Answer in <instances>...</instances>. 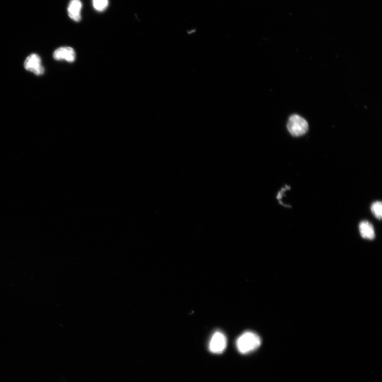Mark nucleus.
Instances as JSON below:
<instances>
[{"mask_svg":"<svg viewBox=\"0 0 382 382\" xmlns=\"http://www.w3.org/2000/svg\"><path fill=\"white\" fill-rule=\"evenodd\" d=\"M261 344L260 337L253 332H244L238 338L236 345L237 350L242 354H247L257 349Z\"/></svg>","mask_w":382,"mask_h":382,"instance_id":"f257e3e1","label":"nucleus"},{"mask_svg":"<svg viewBox=\"0 0 382 382\" xmlns=\"http://www.w3.org/2000/svg\"><path fill=\"white\" fill-rule=\"evenodd\" d=\"M287 128L292 135L299 136L305 134L307 132L308 125L304 118L300 115H293L289 119Z\"/></svg>","mask_w":382,"mask_h":382,"instance_id":"f03ea898","label":"nucleus"},{"mask_svg":"<svg viewBox=\"0 0 382 382\" xmlns=\"http://www.w3.org/2000/svg\"><path fill=\"white\" fill-rule=\"evenodd\" d=\"M227 347V338L222 332H215L210 340L209 349L212 353L220 354L223 353Z\"/></svg>","mask_w":382,"mask_h":382,"instance_id":"7ed1b4c3","label":"nucleus"},{"mask_svg":"<svg viewBox=\"0 0 382 382\" xmlns=\"http://www.w3.org/2000/svg\"><path fill=\"white\" fill-rule=\"evenodd\" d=\"M24 67L26 70L32 72L35 75H42L45 72V69L41 65V58L39 56L33 54L27 57Z\"/></svg>","mask_w":382,"mask_h":382,"instance_id":"20e7f679","label":"nucleus"},{"mask_svg":"<svg viewBox=\"0 0 382 382\" xmlns=\"http://www.w3.org/2000/svg\"><path fill=\"white\" fill-rule=\"evenodd\" d=\"M76 52L73 48L70 47H62L58 48L53 53V57L56 60H64L72 63L75 61Z\"/></svg>","mask_w":382,"mask_h":382,"instance_id":"39448f33","label":"nucleus"},{"mask_svg":"<svg viewBox=\"0 0 382 382\" xmlns=\"http://www.w3.org/2000/svg\"><path fill=\"white\" fill-rule=\"evenodd\" d=\"M81 8L82 3L80 0H71L68 8V15L70 19L77 22L80 21Z\"/></svg>","mask_w":382,"mask_h":382,"instance_id":"423d86ee","label":"nucleus"},{"mask_svg":"<svg viewBox=\"0 0 382 382\" xmlns=\"http://www.w3.org/2000/svg\"><path fill=\"white\" fill-rule=\"evenodd\" d=\"M360 231L363 238L372 240L375 237L374 229L373 225L367 222L363 221L360 225Z\"/></svg>","mask_w":382,"mask_h":382,"instance_id":"0eeeda50","label":"nucleus"},{"mask_svg":"<svg viewBox=\"0 0 382 382\" xmlns=\"http://www.w3.org/2000/svg\"><path fill=\"white\" fill-rule=\"evenodd\" d=\"M93 4L96 10L102 12L108 7L109 0H93Z\"/></svg>","mask_w":382,"mask_h":382,"instance_id":"6e6552de","label":"nucleus"},{"mask_svg":"<svg viewBox=\"0 0 382 382\" xmlns=\"http://www.w3.org/2000/svg\"><path fill=\"white\" fill-rule=\"evenodd\" d=\"M371 210L375 217L381 220L382 217V204L381 202L377 201L374 203L371 207Z\"/></svg>","mask_w":382,"mask_h":382,"instance_id":"1a4fd4ad","label":"nucleus"}]
</instances>
